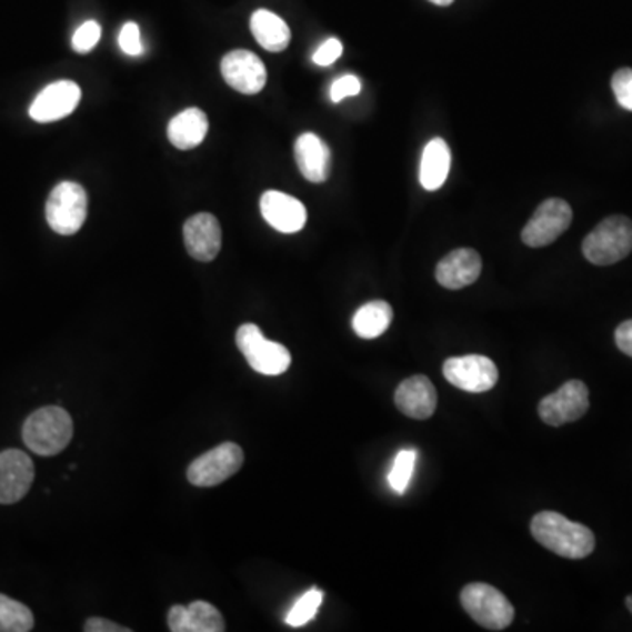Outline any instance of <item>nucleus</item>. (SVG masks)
Returning <instances> with one entry per match:
<instances>
[{
    "label": "nucleus",
    "instance_id": "obj_1",
    "mask_svg": "<svg viewBox=\"0 0 632 632\" xmlns=\"http://www.w3.org/2000/svg\"><path fill=\"white\" fill-rule=\"evenodd\" d=\"M534 540L564 559H585L594 552L595 536L591 529L579 522H571L558 511H541L531 520Z\"/></svg>",
    "mask_w": 632,
    "mask_h": 632
},
{
    "label": "nucleus",
    "instance_id": "obj_2",
    "mask_svg": "<svg viewBox=\"0 0 632 632\" xmlns=\"http://www.w3.org/2000/svg\"><path fill=\"white\" fill-rule=\"evenodd\" d=\"M72 419L59 407L34 411L23 425V441L32 452L53 457L68 449L72 440Z\"/></svg>",
    "mask_w": 632,
    "mask_h": 632
},
{
    "label": "nucleus",
    "instance_id": "obj_3",
    "mask_svg": "<svg viewBox=\"0 0 632 632\" xmlns=\"http://www.w3.org/2000/svg\"><path fill=\"white\" fill-rule=\"evenodd\" d=\"M583 255L595 265H612L632 252V222L615 214L606 218L583 239Z\"/></svg>",
    "mask_w": 632,
    "mask_h": 632
},
{
    "label": "nucleus",
    "instance_id": "obj_4",
    "mask_svg": "<svg viewBox=\"0 0 632 632\" xmlns=\"http://www.w3.org/2000/svg\"><path fill=\"white\" fill-rule=\"evenodd\" d=\"M465 612L489 631H503L515 619V608L503 592L489 583H470L461 592Z\"/></svg>",
    "mask_w": 632,
    "mask_h": 632
},
{
    "label": "nucleus",
    "instance_id": "obj_5",
    "mask_svg": "<svg viewBox=\"0 0 632 632\" xmlns=\"http://www.w3.org/2000/svg\"><path fill=\"white\" fill-rule=\"evenodd\" d=\"M235 343L250 368L265 377H278L290 368L292 357L283 344L265 340L255 323H244L235 332Z\"/></svg>",
    "mask_w": 632,
    "mask_h": 632
},
{
    "label": "nucleus",
    "instance_id": "obj_6",
    "mask_svg": "<svg viewBox=\"0 0 632 632\" xmlns=\"http://www.w3.org/2000/svg\"><path fill=\"white\" fill-rule=\"evenodd\" d=\"M87 213L89 198L81 184L62 181L51 190L47 202V220L57 234H76L83 227Z\"/></svg>",
    "mask_w": 632,
    "mask_h": 632
},
{
    "label": "nucleus",
    "instance_id": "obj_7",
    "mask_svg": "<svg viewBox=\"0 0 632 632\" xmlns=\"http://www.w3.org/2000/svg\"><path fill=\"white\" fill-rule=\"evenodd\" d=\"M244 462V453L241 447L231 441L218 444L217 449L210 450L204 455L198 457L189 465L187 476L195 486H217L234 476Z\"/></svg>",
    "mask_w": 632,
    "mask_h": 632
},
{
    "label": "nucleus",
    "instance_id": "obj_8",
    "mask_svg": "<svg viewBox=\"0 0 632 632\" xmlns=\"http://www.w3.org/2000/svg\"><path fill=\"white\" fill-rule=\"evenodd\" d=\"M589 389L580 380L565 381L564 385L541 399L538 413L546 425L561 428L565 423L576 422L589 411Z\"/></svg>",
    "mask_w": 632,
    "mask_h": 632
},
{
    "label": "nucleus",
    "instance_id": "obj_9",
    "mask_svg": "<svg viewBox=\"0 0 632 632\" xmlns=\"http://www.w3.org/2000/svg\"><path fill=\"white\" fill-rule=\"evenodd\" d=\"M573 222V210L562 199H549L534 211L522 231V241L531 248H543L561 238Z\"/></svg>",
    "mask_w": 632,
    "mask_h": 632
},
{
    "label": "nucleus",
    "instance_id": "obj_10",
    "mask_svg": "<svg viewBox=\"0 0 632 632\" xmlns=\"http://www.w3.org/2000/svg\"><path fill=\"white\" fill-rule=\"evenodd\" d=\"M443 374L453 387L473 394L489 392L499 380L498 365L485 355L452 357L444 362Z\"/></svg>",
    "mask_w": 632,
    "mask_h": 632
},
{
    "label": "nucleus",
    "instance_id": "obj_11",
    "mask_svg": "<svg viewBox=\"0 0 632 632\" xmlns=\"http://www.w3.org/2000/svg\"><path fill=\"white\" fill-rule=\"evenodd\" d=\"M222 74L227 84L235 92L255 96L268 83V71L262 60L248 50H234L222 59Z\"/></svg>",
    "mask_w": 632,
    "mask_h": 632
},
{
    "label": "nucleus",
    "instance_id": "obj_12",
    "mask_svg": "<svg viewBox=\"0 0 632 632\" xmlns=\"http://www.w3.org/2000/svg\"><path fill=\"white\" fill-rule=\"evenodd\" d=\"M81 101V89L74 81L63 80L48 84L34 102L30 104L29 114L34 122H59L78 108Z\"/></svg>",
    "mask_w": 632,
    "mask_h": 632
},
{
    "label": "nucleus",
    "instance_id": "obj_13",
    "mask_svg": "<svg viewBox=\"0 0 632 632\" xmlns=\"http://www.w3.org/2000/svg\"><path fill=\"white\" fill-rule=\"evenodd\" d=\"M34 462L20 450L0 453V504L18 503L34 483Z\"/></svg>",
    "mask_w": 632,
    "mask_h": 632
},
{
    "label": "nucleus",
    "instance_id": "obj_14",
    "mask_svg": "<svg viewBox=\"0 0 632 632\" xmlns=\"http://www.w3.org/2000/svg\"><path fill=\"white\" fill-rule=\"evenodd\" d=\"M184 247L192 259L211 262L222 248V227L211 213L190 217L183 227Z\"/></svg>",
    "mask_w": 632,
    "mask_h": 632
},
{
    "label": "nucleus",
    "instance_id": "obj_15",
    "mask_svg": "<svg viewBox=\"0 0 632 632\" xmlns=\"http://www.w3.org/2000/svg\"><path fill=\"white\" fill-rule=\"evenodd\" d=\"M260 211L265 222L283 234L302 231V227L307 225V208L289 193L269 190L260 198Z\"/></svg>",
    "mask_w": 632,
    "mask_h": 632
},
{
    "label": "nucleus",
    "instance_id": "obj_16",
    "mask_svg": "<svg viewBox=\"0 0 632 632\" xmlns=\"http://www.w3.org/2000/svg\"><path fill=\"white\" fill-rule=\"evenodd\" d=\"M482 274V257L471 248H459L441 260L435 268V280L449 290L473 285Z\"/></svg>",
    "mask_w": 632,
    "mask_h": 632
},
{
    "label": "nucleus",
    "instance_id": "obj_17",
    "mask_svg": "<svg viewBox=\"0 0 632 632\" xmlns=\"http://www.w3.org/2000/svg\"><path fill=\"white\" fill-rule=\"evenodd\" d=\"M395 407L402 415L415 420H428L434 415L438 394L432 381L423 374L408 378L395 390Z\"/></svg>",
    "mask_w": 632,
    "mask_h": 632
},
{
    "label": "nucleus",
    "instance_id": "obj_18",
    "mask_svg": "<svg viewBox=\"0 0 632 632\" xmlns=\"http://www.w3.org/2000/svg\"><path fill=\"white\" fill-rule=\"evenodd\" d=\"M169 629L172 632H223L225 622L218 608L205 601H193L190 606H172L169 610Z\"/></svg>",
    "mask_w": 632,
    "mask_h": 632
},
{
    "label": "nucleus",
    "instance_id": "obj_19",
    "mask_svg": "<svg viewBox=\"0 0 632 632\" xmlns=\"http://www.w3.org/2000/svg\"><path fill=\"white\" fill-rule=\"evenodd\" d=\"M295 162L302 177L311 183H323L331 171V150L317 134H301L295 141Z\"/></svg>",
    "mask_w": 632,
    "mask_h": 632
},
{
    "label": "nucleus",
    "instance_id": "obj_20",
    "mask_svg": "<svg viewBox=\"0 0 632 632\" xmlns=\"http://www.w3.org/2000/svg\"><path fill=\"white\" fill-rule=\"evenodd\" d=\"M450 168H452V151L449 144L441 138L431 139L423 148L420 160L419 180L423 189L429 192L440 190L449 178Z\"/></svg>",
    "mask_w": 632,
    "mask_h": 632
},
{
    "label": "nucleus",
    "instance_id": "obj_21",
    "mask_svg": "<svg viewBox=\"0 0 632 632\" xmlns=\"http://www.w3.org/2000/svg\"><path fill=\"white\" fill-rule=\"evenodd\" d=\"M210 122L199 108L184 109L169 122L168 138L178 150H192L204 141Z\"/></svg>",
    "mask_w": 632,
    "mask_h": 632
},
{
    "label": "nucleus",
    "instance_id": "obj_22",
    "mask_svg": "<svg viewBox=\"0 0 632 632\" xmlns=\"http://www.w3.org/2000/svg\"><path fill=\"white\" fill-rule=\"evenodd\" d=\"M250 29H252L260 47L272 51V53L285 51L290 44V38H292L285 21L281 20L278 14L268 11V9H259V11L252 14Z\"/></svg>",
    "mask_w": 632,
    "mask_h": 632
},
{
    "label": "nucleus",
    "instance_id": "obj_23",
    "mask_svg": "<svg viewBox=\"0 0 632 632\" xmlns=\"http://www.w3.org/2000/svg\"><path fill=\"white\" fill-rule=\"evenodd\" d=\"M394 320V310L387 301H371L353 314L352 327L362 340H377L385 334Z\"/></svg>",
    "mask_w": 632,
    "mask_h": 632
},
{
    "label": "nucleus",
    "instance_id": "obj_24",
    "mask_svg": "<svg viewBox=\"0 0 632 632\" xmlns=\"http://www.w3.org/2000/svg\"><path fill=\"white\" fill-rule=\"evenodd\" d=\"M34 628V615L26 604L0 594V632H29Z\"/></svg>",
    "mask_w": 632,
    "mask_h": 632
},
{
    "label": "nucleus",
    "instance_id": "obj_25",
    "mask_svg": "<svg viewBox=\"0 0 632 632\" xmlns=\"http://www.w3.org/2000/svg\"><path fill=\"white\" fill-rule=\"evenodd\" d=\"M322 603L323 592L319 591V589H311V591H308L307 594L299 599L298 603L293 604L289 615L285 616L287 624L290 628H302V625L314 619Z\"/></svg>",
    "mask_w": 632,
    "mask_h": 632
},
{
    "label": "nucleus",
    "instance_id": "obj_26",
    "mask_svg": "<svg viewBox=\"0 0 632 632\" xmlns=\"http://www.w3.org/2000/svg\"><path fill=\"white\" fill-rule=\"evenodd\" d=\"M415 464L417 450H401L395 457L394 465H392V471L389 474V482L398 494L407 492L413 471H415Z\"/></svg>",
    "mask_w": 632,
    "mask_h": 632
},
{
    "label": "nucleus",
    "instance_id": "obj_27",
    "mask_svg": "<svg viewBox=\"0 0 632 632\" xmlns=\"http://www.w3.org/2000/svg\"><path fill=\"white\" fill-rule=\"evenodd\" d=\"M101 34L102 29L97 21H84L72 36V50L76 53H89L96 48L97 42L101 41Z\"/></svg>",
    "mask_w": 632,
    "mask_h": 632
},
{
    "label": "nucleus",
    "instance_id": "obj_28",
    "mask_svg": "<svg viewBox=\"0 0 632 632\" xmlns=\"http://www.w3.org/2000/svg\"><path fill=\"white\" fill-rule=\"evenodd\" d=\"M612 90L615 93L616 102L628 111H632V69H619L613 74Z\"/></svg>",
    "mask_w": 632,
    "mask_h": 632
},
{
    "label": "nucleus",
    "instance_id": "obj_29",
    "mask_svg": "<svg viewBox=\"0 0 632 632\" xmlns=\"http://www.w3.org/2000/svg\"><path fill=\"white\" fill-rule=\"evenodd\" d=\"M118 44L122 48L123 53L129 54V57L143 54V41H141V30H139L138 23L129 21L123 26L120 38H118Z\"/></svg>",
    "mask_w": 632,
    "mask_h": 632
},
{
    "label": "nucleus",
    "instance_id": "obj_30",
    "mask_svg": "<svg viewBox=\"0 0 632 632\" xmlns=\"http://www.w3.org/2000/svg\"><path fill=\"white\" fill-rule=\"evenodd\" d=\"M361 80L353 74L341 76L331 87V101L341 102L347 97L359 96L361 93Z\"/></svg>",
    "mask_w": 632,
    "mask_h": 632
},
{
    "label": "nucleus",
    "instance_id": "obj_31",
    "mask_svg": "<svg viewBox=\"0 0 632 632\" xmlns=\"http://www.w3.org/2000/svg\"><path fill=\"white\" fill-rule=\"evenodd\" d=\"M343 54V44L340 39L331 38L323 42L319 50L314 51L313 62L322 68H329L335 60L340 59Z\"/></svg>",
    "mask_w": 632,
    "mask_h": 632
},
{
    "label": "nucleus",
    "instance_id": "obj_32",
    "mask_svg": "<svg viewBox=\"0 0 632 632\" xmlns=\"http://www.w3.org/2000/svg\"><path fill=\"white\" fill-rule=\"evenodd\" d=\"M615 343L620 352L632 357V320L620 323L615 331Z\"/></svg>",
    "mask_w": 632,
    "mask_h": 632
},
{
    "label": "nucleus",
    "instance_id": "obj_33",
    "mask_svg": "<svg viewBox=\"0 0 632 632\" xmlns=\"http://www.w3.org/2000/svg\"><path fill=\"white\" fill-rule=\"evenodd\" d=\"M84 631L87 632H130L129 628H123V625L114 624L111 620L101 619V616H92V619L87 620L84 624Z\"/></svg>",
    "mask_w": 632,
    "mask_h": 632
},
{
    "label": "nucleus",
    "instance_id": "obj_34",
    "mask_svg": "<svg viewBox=\"0 0 632 632\" xmlns=\"http://www.w3.org/2000/svg\"><path fill=\"white\" fill-rule=\"evenodd\" d=\"M429 2H432V4H435V6H450V4H453V0H429Z\"/></svg>",
    "mask_w": 632,
    "mask_h": 632
},
{
    "label": "nucleus",
    "instance_id": "obj_35",
    "mask_svg": "<svg viewBox=\"0 0 632 632\" xmlns=\"http://www.w3.org/2000/svg\"><path fill=\"white\" fill-rule=\"evenodd\" d=\"M625 604H628L629 612L632 613V594L628 595V599H625Z\"/></svg>",
    "mask_w": 632,
    "mask_h": 632
}]
</instances>
